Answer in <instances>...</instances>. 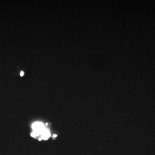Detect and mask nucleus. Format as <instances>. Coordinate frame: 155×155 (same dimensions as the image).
Here are the masks:
<instances>
[{"label":"nucleus","mask_w":155,"mask_h":155,"mask_svg":"<svg viewBox=\"0 0 155 155\" xmlns=\"http://www.w3.org/2000/svg\"><path fill=\"white\" fill-rule=\"evenodd\" d=\"M56 136H57V135H56V134H54V135H53V137H56Z\"/></svg>","instance_id":"nucleus-3"},{"label":"nucleus","mask_w":155,"mask_h":155,"mask_svg":"<svg viewBox=\"0 0 155 155\" xmlns=\"http://www.w3.org/2000/svg\"><path fill=\"white\" fill-rule=\"evenodd\" d=\"M31 136L32 137H36V135L35 134V133H31Z\"/></svg>","instance_id":"nucleus-1"},{"label":"nucleus","mask_w":155,"mask_h":155,"mask_svg":"<svg viewBox=\"0 0 155 155\" xmlns=\"http://www.w3.org/2000/svg\"><path fill=\"white\" fill-rule=\"evenodd\" d=\"M42 140V138H40V139H39V141H41Z\"/></svg>","instance_id":"nucleus-4"},{"label":"nucleus","mask_w":155,"mask_h":155,"mask_svg":"<svg viewBox=\"0 0 155 155\" xmlns=\"http://www.w3.org/2000/svg\"><path fill=\"white\" fill-rule=\"evenodd\" d=\"M24 72H23V71H21V72H20V75H21V77H22V76L24 75Z\"/></svg>","instance_id":"nucleus-2"}]
</instances>
